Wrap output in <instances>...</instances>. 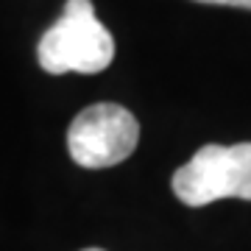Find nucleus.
Returning <instances> with one entry per match:
<instances>
[{"mask_svg": "<svg viewBox=\"0 0 251 251\" xmlns=\"http://www.w3.org/2000/svg\"><path fill=\"white\" fill-rule=\"evenodd\" d=\"M39 67L50 75L100 73L115 59V39L95 17L92 0H67L62 17L39 39Z\"/></svg>", "mask_w": 251, "mask_h": 251, "instance_id": "f257e3e1", "label": "nucleus"}, {"mask_svg": "<svg viewBox=\"0 0 251 251\" xmlns=\"http://www.w3.org/2000/svg\"><path fill=\"white\" fill-rule=\"evenodd\" d=\"M173 193L187 206H206L221 198L251 201V143L198 148L173 173Z\"/></svg>", "mask_w": 251, "mask_h": 251, "instance_id": "f03ea898", "label": "nucleus"}, {"mask_svg": "<svg viewBox=\"0 0 251 251\" xmlns=\"http://www.w3.org/2000/svg\"><path fill=\"white\" fill-rule=\"evenodd\" d=\"M198 3H212V6H234V9H251V0H198Z\"/></svg>", "mask_w": 251, "mask_h": 251, "instance_id": "20e7f679", "label": "nucleus"}, {"mask_svg": "<svg viewBox=\"0 0 251 251\" xmlns=\"http://www.w3.org/2000/svg\"><path fill=\"white\" fill-rule=\"evenodd\" d=\"M84 251H103V249H84Z\"/></svg>", "mask_w": 251, "mask_h": 251, "instance_id": "39448f33", "label": "nucleus"}, {"mask_svg": "<svg viewBox=\"0 0 251 251\" xmlns=\"http://www.w3.org/2000/svg\"><path fill=\"white\" fill-rule=\"evenodd\" d=\"M140 140V123L126 106L95 103L87 106L67 128V151L73 162L100 171L128 159Z\"/></svg>", "mask_w": 251, "mask_h": 251, "instance_id": "7ed1b4c3", "label": "nucleus"}]
</instances>
